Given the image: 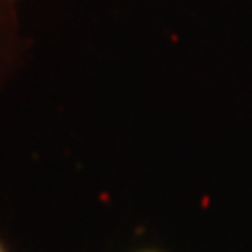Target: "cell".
Listing matches in <instances>:
<instances>
[{"label": "cell", "mask_w": 252, "mask_h": 252, "mask_svg": "<svg viewBox=\"0 0 252 252\" xmlns=\"http://www.w3.org/2000/svg\"><path fill=\"white\" fill-rule=\"evenodd\" d=\"M0 252H2V248H0Z\"/></svg>", "instance_id": "6da1fadb"}]
</instances>
